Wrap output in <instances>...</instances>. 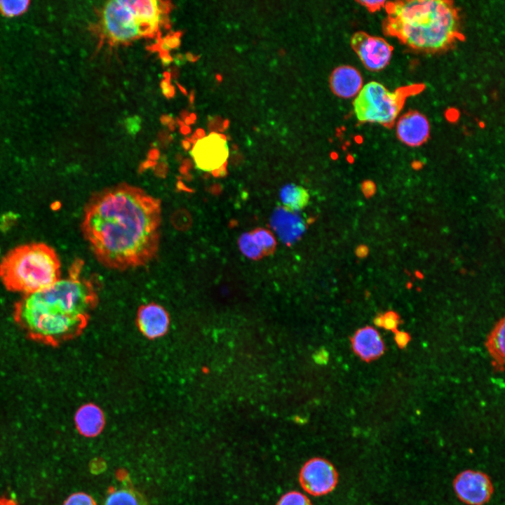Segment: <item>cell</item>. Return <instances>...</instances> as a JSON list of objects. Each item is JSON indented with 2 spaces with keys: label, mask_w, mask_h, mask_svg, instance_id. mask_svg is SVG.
Wrapping results in <instances>:
<instances>
[{
  "label": "cell",
  "mask_w": 505,
  "mask_h": 505,
  "mask_svg": "<svg viewBox=\"0 0 505 505\" xmlns=\"http://www.w3.org/2000/svg\"><path fill=\"white\" fill-rule=\"evenodd\" d=\"M361 189L366 197L372 196L376 191V187L371 180H365L361 184Z\"/></svg>",
  "instance_id": "obj_28"
},
{
  "label": "cell",
  "mask_w": 505,
  "mask_h": 505,
  "mask_svg": "<svg viewBox=\"0 0 505 505\" xmlns=\"http://www.w3.org/2000/svg\"><path fill=\"white\" fill-rule=\"evenodd\" d=\"M332 92L342 98L356 96L363 87V78L355 67L342 65L335 68L329 79Z\"/></svg>",
  "instance_id": "obj_15"
},
{
  "label": "cell",
  "mask_w": 505,
  "mask_h": 505,
  "mask_svg": "<svg viewBox=\"0 0 505 505\" xmlns=\"http://www.w3.org/2000/svg\"><path fill=\"white\" fill-rule=\"evenodd\" d=\"M62 505H97L94 499L85 492H76L69 495Z\"/></svg>",
  "instance_id": "obj_24"
},
{
  "label": "cell",
  "mask_w": 505,
  "mask_h": 505,
  "mask_svg": "<svg viewBox=\"0 0 505 505\" xmlns=\"http://www.w3.org/2000/svg\"><path fill=\"white\" fill-rule=\"evenodd\" d=\"M0 505H18V503L11 497L0 495Z\"/></svg>",
  "instance_id": "obj_29"
},
{
  "label": "cell",
  "mask_w": 505,
  "mask_h": 505,
  "mask_svg": "<svg viewBox=\"0 0 505 505\" xmlns=\"http://www.w3.org/2000/svg\"><path fill=\"white\" fill-rule=\"evenodd\" d=\"M254 240L262 250L264 256H269L274 253L276 241L272 232L262 227H257L250 231Z\"/></svg>",
  "instance_id": "obj_20"
},
{
  "label": "cell",
  "mask_w": 505,
  "mask_h": 505,
  "mask_svg": "<svg viewBox=\"0 0 505 505\" xmlns=\"http://www.w3.org/2000/svg\"><path fill=\"white\" fill-rule=\"evenodd\" d=\"M351 343L354 352L365 362L377 359L385 351L379 333L371 326L358 329L351 337Z\"/></svg>",
  "instance_id": "obj_14"
},
{
  "label": "cell",
  "mask_w": 505,
  "mask_h": 505,
  "mask_svg": "<svg viewBox=\"0 0 505 505\" xmlns=\"http://www.w3.org/2000/svg\"><path fill=\"white\" fill-rule=\"evenodd\" d=\"M276 505H313L310 499L298 491H290L281 497Z\"/></svg>",
  "instance_id": "obj_23"
},
{
  "label": "cell",
  "mask_w": 505,
  "mask_h": 505,
  "mask_svg": "<svg viewBox=\"0 0 505 505\" xmlns=\"http://www.w3.org/2000/svg\"><path fill=\"white\" fill-rule=\"evenodd\" d=\"M105 505H148L144 497L132 489H119L107 497Z\"/></svg>",
  "instance_id": "obj_19"
},
{
  "label": "cell",
  "mask_w": 505,
  "mask_h": 505,
  "mask_svg": "<svg viewBox=\"0 0 505 505\" xmlns=\"http://www.w3.org/2000/svg\"><path fill=\"white\" fill-rule=\"evenodd\" d=\"M74 422L79 433L88 438L98 436L105 424L102 410L93 403L81 406L75 414Z\"/></svg>",
  "instance_id": "obj_16"
},
{
  "label": "cell",
  "mask_w": 505,
  "mask_h": 505,
  "mask_svg": "<svg viewBox=\"0 0 505 505\" xmlns=\"http://www.w3.org/2000/svg\"><path fill=\"white\" fill-rule=\"evenodd\" d=\"M161 225L160 200L123 182L90 197L81 228L100 264L126 270L144 266L156 257Z\"/></svg>",
  "instance_id": "obj_1"
},
{
  "label": "cell",
  "mask_w": 505,
  "mask_h": 505,
  "mask_svg": "<svg viewBox=\"0 0 505 505\" xmlns=\"http://www.w3.org/2000/svg\"><path fill=\"white\" fill-rule=\"evenodd\" d=\"M425 88L424 83H413L391 92L379 82H369L354 101L356 118L361 123H375L391 128L407 98L420 93Z\"/></svg>",
  "instance_id": "obj_6"
},
{
  "label": "cell",
  "mask_w": 505,
  "mask_h": 505,
  "mask_svg": "<svg viewBox=\"0 0 505 505\" xmlns=\"http://www.w3.org/2000/svg\"><path fill=\"white\" fill-rule=\"evenodd\" d=\"M504 328L505 320L502 318L495 325L485 343L494 363L501 371L504 365Z\"/></svg>",
  "instance_id": "obj_18"
},
{
  "label": "cell",
  "mask_w": 505,
  "mask_h": 505,
  "mask_svg": "<svg viewBox=\"0 0 505 505\" xmlns=\"http://www.w3.org/2000/svg\"><path fill=\"white\" fill-rule=\"evenodd\" d=\"M83 265L76 260L68 277L15 303L14 320L30 339L56 346L83 330L96 299L91 283L81 277Z\"/></svg>",
  "instance_id": "obj_2"
},
{
  "label": "cell",
  "mask_w": 505,
  "mask_h": 505,
  "mask_svg": "<svg viewBox=\"0 0 505 505\" xmlns=\"http://www.w3.org/2000/svg\"><path fill=\"white\" fill-rule=\"evenodd\" d=\"M238 244L241 252L250 260H259L264 257L262 250L254 240L250 231L243 233L239 236Z\"/></svg>",
  "instance_id": "obj_21"
},
{
  "label": "cell",
  "mask_w": 505,
  "mask_h": 505,
  "mask_svg": "<svg viewBox=\"0 0 505 505\" xmlns=\"http://www.w3.org/2000/svg\"><path fill=\"white\" fill-rule=\"evenodd\" d=\"M351 46L365 67L372 72L380 71L388 65L393 49L384 39L362 31L352 35Z\"/></svg>",
  "instance_id": "obj_10"
},
{
  "label": "cell",
  "mask_w": 505,
  "mask_h": 505,
  "mask_svg": "<svg viewBox=\"0 0 505 505\" xmlns=\"http://www.w3.org/2000/svg\"><path fill=\"white\" fill-rule=\"evenodd\" d=\"M384 8V33L413 50L443 52L464 39L459 11L452 1H386Z\"/></svg>",
  "instance_id": "obj_3"
},
{
  "label": "cell",
  "mask_w": 505,
  "mask_h": 505,
  "mask_svg": "<svg viewBox=\"0 0 505 505\" xmlns=\"http://www.w3.org/2000/svg\"><path fill=\"white\" fill-rule=\"evenodd\" d=\"M309 198L307 189L293 183L285 185L280 192L283 207L295 213L304 208L309 203Z\"/></svg>",
  "instance_id": "obj_17"
},
{
  "label": "cell",
  "mask_w": 505,
  "mask_h": 505,
  "mask_svg": "<svg viewBox=\"0 0 505 505\" xmlns=\"http://www.w3.org/2000/svg\"><path fill=\"white\" fill-rule=\"evenodd\" d=\"M398 138L410 147H418L427 141L430 135V125L422 113L410 110L402 115L396 123Z\"/></svg>",
  "instance_id": "obj_11"
},
{
  "label": "cell",
  "mask_w": 505,
  "mask_h": 505,
  "mask_svg": "<svg viewBox=\"0 0 505 505\" xmlns=\"http://www.w3.org/2000/svg\"><path fill=\"white\" fill-rule=\"evenodd\" d=\"M137 323L140 331L149 339L164 335L170 325L167 311L161 305L149 303L142 306L137 314Z\"/></svg>",
  "instance_id": "obj_12"
},
{
  "label": "cell",
  "mask_w": 505,
  "mask_h": 505,
  "mask_svg": "<svg viewBox=\"0 0 505 505\" xmlns=\"http://www.w3.org/2000/svg\"><path fill=\"white\" fill-rule=\"evenodd\" d=\"M457 497L466 505H484L491 499L494 486L485 472L466 469L458 473L452 480Z\"/></svg>",
  "instance_id": "obj_9"
},
{
  "label": "cell",
  "mask_w": 505,
  "mask_h": 505,
  "mask_svg": "<svg viewBox=\"0 0 505 505\" xmlns=\"http://www.w3.org/2000/svg\"><path fill=\"white\" fill-rule=\"evenodd\" d=\"M60 261L44 243H30L11 250L0 262V279L6 289L30 294L60 278Z\"/></svg>",
  "instance_id": "obj_4"
},
{
  "label": "cell",
  "mask_w": 505,
  "mask_h": 505,
  "mask_svg": "<svg viewBox=\"0 0 505 505\" xmlns=\"http://www.w3.org/2000/svg\"><path fill=\"white\" fill-rule=\"evenodd\" d=\"M303 490L313 496H323L332 492L338 483V473L333 464L321 457L307 461L299 473Z\"/></svg>",
  "instance_id": "obj_8"
},
{
  "label": "cell",
  "mask_w": 505,
  "mask_h": 505,
  "mask_svg": "<svg viewBox=\"0 0 505 505\" xmlns=\"http://www.w3.org/2000/svg\"><path fill=\"white\" fill-rule=\"evenodd\" d=\"M374 324L377 327H382V314H378L373 320Z\"/></svg>",
  "instance_id": "obj_31"
},
{
  "label": "cell",
  "mask_w": 505,
  "mask_h": 505,
  "mask_svg": "<svg viewBox=\"0 0 505 505\" xmlns=\"http://www.w3.org/2000/svg\"><path fill=\"white\" fill-rule=\"evenodd\" d=\"M394 339L399 348H405L410 341V335L404 331L396 330L393 332Z\"/></svg>",
  "instance_id": "obj_26"
},
{
  "label": "cell",
  "mask_w": 505,
  "mask_h": 505,
  "mask_svg": "<svg viewBox=\"0 0 505 505\" xmlns=\"http://www.w3.org/2000/svg\"><path fill=\"white\" fill-rule=\"evenodd\" d=\"M357 2L360 4H361L362 6H365V8H367V9L370 12H375V11H379L382 8V7H384V5L386 4V1H383V0H382V1L363 0V1H357Z\"/></svg>",
  "instance_id": "obj_27"
},
{
  "label": "cell",
  "mask_w": 505,
  "mask_h": 505,
  "mask_svg": "<svg viewBox=\"0 0 505 505\" xmlns=\"http://www.w3.org/2000/svg\"><path fill=\"white\" fill-rule=\"evenodd\" d=\"M382 327L392 332L397 330V328L400 323L399 315L393 311H388L382 314Z\"/></svg>",
  "instance_id": "obj_25"
},
{
  "label": "cell",
  "mask_w": 505,
  "mask_h": 505,
  "mask_svg": "<svg viewBox=\"0 0 505 505\" xmlns=\"http://www.w3.org/2000/svg\"><path fill=\"white\" fill-rule=\"evenodd\" d=\"M191 155L197 168L215 177L224 175L229 156L224 135L213 132L198 139L191 150Z\"/></svg>",
  "instance_id": "obj_7"
},
{
  "label": "cell",
  "mask_w": 505,
  "mask_h": 505,
  "mask_svg": "<svg viewBox=\"0 0 505 505\" xmlns=\"http://www.w3.org/2000/svg\"><path fill=\"white\" fill-rule=\"evenodd\" d=\"M29 4L27 0H0V13L6 18L18 17L28 10Z\"/></svg>",
  "instance_id": "obj_22"
},
{
  "label": "cell",
  "mask_w": 505,
  "mask_h": 505,
  "mask_svg": "<svg viewBox=\"0 0 505 505\" xmlns=\"http://www.w3.org/2000/svg\"><path fill=\"white\" fill-rule=\"evenodd\" d=\"M161 11L155 0H114L102 12L105 33L114 41L124 42L153 34Z\"/></svg>",
  "instance_id": "obj_5"
},
{
  "label": "cell",
  "mask_w": 505,
  "mask_h": 505,
  "mask_svg": "<svg viewBox=\"0 0 505 505\" xmlns=\"http://www.w3.org/2000/svg\"><path fill=\"white\" fill-rule=\"evenodd\" d=\"M368 253V248L365 245H360L356 250V254L359 257H364Z\"/></svg>",
  "instance_id": "obj_30"
},
{
  "label": "cell",
  "mask_w": 505,
  "mask_h": 505,
  "mask_svg": "<svg viewBox=\"0 0 505 505\" xmlns=\"http://www.w3.org/2000/svg\"><path fill=\"white\" fill-rule=\"evenodd\" d=\"M270 222L279 238L288 245L299 240L306 229L304 220L283 206L276 208Z\"/></svg>",
  "instance_id": "obj_13"
}]
</instances>
